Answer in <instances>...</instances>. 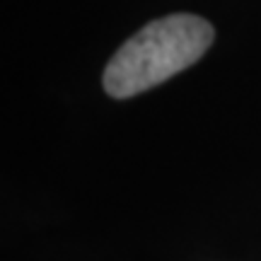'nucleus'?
Instances as JSON below:
<instances>
[{
  "mask_svg": "<svg viewBox=\"0 0 261 261\" xmlns=\"http://www.w3.org/2000/svg\"><path fill=\"white\" fill-rule=\"evenodd\" d=\"M213 44L211 22L196 15L155 19L123 44L104 70L112 97H133L196 63Z\"/></svg>",
  "mask_w": 261,
  "mask_h": 261,
  "instance_id": "nucleus-1",
  "label": "nucleus"
}]
</instances>
